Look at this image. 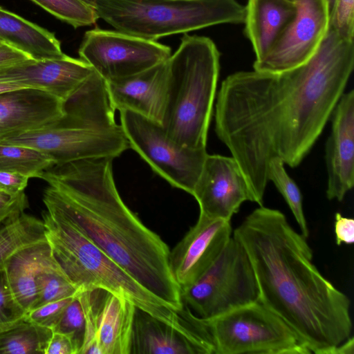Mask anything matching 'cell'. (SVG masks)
<instances>
[{
    "label": "cell",
    "instance_id": "cell-1",
    "mask_svg": "<svg viewBox=\"0 0 354 354\" xmlns=\"http://www.w3.org/2000/svg\"><path fill=\"white\" fill-rule=\"evenodd\" d=\"M354 66V41L328 29L306 62L279 73L239 71L222 82L215 132L262 206L271 159L296 167L310 152L344 93Z\"/></svg>",
    "mask_w": 354,
    "mask_h": 354
},
{
    "label": "cell",
    "instance_id": "cell-2",
    "mask_svg": "<svg viewBox=\"0 0 354 354\" xmlns=\"http://www.w3.org/2000/svg\"><path fill=\"white\" fill-rule=\"evenodd\" d=\"M232 236L252 264L259 301L294 330L310 353L331 354L351 336L349 298L319 271L306 238L283 213L260 206Z\"/></svg>",
    "mask_w": 354,
    "mask_h": 354
},
{
    "label": "cell",
    "instance_id": "cell-3",
    "mask_svg": "<svg viewBox=\"0 0 354 354\" xmlns=\"http://www.w3.org/2000/svg\"><path fill=\"white\" fill-rule=\"evenodd\" d=\"M112 158H95L55 165L41 179L49 186L43 202L57 212L145 289L179 312L180 288L171 274L169 250L122 200Z\"/></svg>",
    "mask_w": 354,
    "mask_h": 354
},
{
    "label": "cell",
    "instance_id": "cell-4",
    "mask_svg": "<svg viewBox=\"0 0 354 354\" xmlns=\"http://www.w3.org/2000/svg\"><path fill=\"white\" fill-rule=\"evenodd\" d=\"M106 82L95 71L64 102V115L53 126L0 140V144L31 147L55 165L82 159H114L130 148L115 120Z\"/></svg>",
    "mask_w": 354,
    "mask_h": 354
},
{
    "label": "cell",
    "instance_id": "cell-5",
    "mask_svg": "<svg viewBox=\"0 0 354 354\" xmlns=\"http://www.w3.org/2000/svg\"><path fill=\"white\" fill-rule=\"evenodd\" d=\"M219 60L220 53L211 39L187 34L167 59L168 95L161 125L180 145L206 149Z\"/></svg>",
    "mask_w": 354,
    "mask_h": 354
},
{
    "label": "cell",
    "instance_id": "cell-6",
    "mask_svg": "<svg viewBox=\"0 0 354 354\" xmlns=\"http://www.w3.org/2000/svg\"><path fill=\"white\" fill-rule=\"evenodd\" d=\"M53 258L80 292L102 289L127 299L158 319L186 332L180 311L166 305L56 212H41Z\"/></svg>",
    "mask_w": 354,
    "mask_h": 354
},
{
    "label": "cell",
    "instance_id": "cell-7",
    "mask_svg": "<svg viewBox=\"0 0 354 354\" xmlns=\"http://www.w3.org/2000/svg\"><path fill=\"white\" fill-rule=\"evenodd\" d=\"M116 30L156 41L221 24H241L236 0H86Z\"/></svg>",
    "mask_w": 354,
    "mask_h": 354
},
{
    "label": "cell",
    "instance_id": "cell-8",
    "mask_svg": "<svg viewBox=\"0 0 354 354\" xmlns=\"http://www.w3.org/2000/svg\"><path fill=\"white\" fill-rule=\"evenodd\" d=\"M259 295L250 259L233 236L209 268L192 285L180 290L183 304L203 319L255 302Z\"/></svg>",
    "mask_w": 354,
    "mask_h": 354
},
{
    "label": "cell",
    "instance_id": "cell-9",
    "mask_svg": "<svg viewBox=\"0 0 354 354\" xmlns=\"http://www.w3.org/2000/svg\"><path fill=\"white\" fill-rule=\"evenodd\" d=\"M215 354H309L294 330L259 300L205 319Z\"/></svg>",
    "mask_w": 354,
    "mask_h": 354
},
{
    "label": "cell",
    "instance_id": "cell-10",
    "mask_svg": "<svg viewBox=\"0 0 354 354\" xmlns=\"http://www.w3.org/2000/svg\"><path fill=\"white\" fill-rule=\"evenodd\" d=\"M120 113L130 148L171 186L192 194L208 155L206 149L180 145L160 123L129 110Z\"/></svg>",
    "mask_w": 354,
    "mask_h": 354
},
{
    "label": "cell",
    "instance_id": "cell-11",
    "mask_svg": "<svg viewBox=\"0 0 354 354\" xmlns=\"http://www.w3.org/2000/svg\"><path fill=\"white\" fill-rule=\"evenodd\" d=\"M80 59L106 82L125 78L165 62L171 48L157 41L118 30L86 31L80 44Z\"/></svg>",
    "mask_w": 354,
    "mask_h": 354
},
{
    "label": "cell",
    "instance_id": "cell-12",
    "mask_svg": "<svg viewBox=\"0 0 354 354\" xmlns=\"http://www.w3.org/2000/svg\"><path fill=\"white\" fill-rule=\"evenodd\" d=\"M296 13L270 51L254 70L279 73L308 61L317 51L328 30L329 0H295Z\"/></svg>",
    "mask_w": 354,
    "mask_h": 354
},
{
    "label": "cell",
    "instance_id": "cell-13",
    "mask_svg": "<svg viewBox=\"0 0 354 354\" xmlns=\"http://www.w3.org/2000/svg\"><path fill=\"white\" fill-rule=\"evenodd\" d=\"M200 214L231 221L243 203L252 196L240 167L233 157L207 155L192 194Z\"/></svg>",
    "mask_w": 354,
    "mask_h": 354
},
{
    "label": "cell",
    "instance_id": "cell-14",
    "mask_svg": "<svg viewBox=\"0 0 354 354\" xmlns=\"http://www.w3.org/2000/svg\"><path fill=\"white\" fill-rule=\"evenodd\" d=\"M232 232L230 221L199 214L196 224L169 251L170 270L180 290L192 285L209 268Z\"/></svg>",
    "mask_w": 354,
    "mask_h": 354
},
{
    "label": "cell",
    "instance_id": "cell-15",
    "mask_svg": "<svg viewBox=\"0 0 354 354\" xmlns=\"http://www.w3.org/2000/svg\"><path fill=\"white\" fill-rule=\"evenodd\" d=\"M94 72L81 59H30L0 69V82L41 89L66 101Z\"/></svg>",
    "mask_w": 354,
    "mask_h": 354
},
{
    "label": "cell",
    "instance_id": "cell-16",
    "mask_svg": "<svg viewBox=\"0 0 354 354\" xmlns=\"http://www.w3.org/2000/svg\"><path fill=\"white\" fill-rule=\"evenodd\" d=\"M325 160L328 174L326 197L344 200L354 185V91L344 93L331 116Z\"/></svg>",
    "mask_w": 354,
    "mask_h": 354
},
{
    "label": "cell",
    "instance_id": "cell-17",
    "mask_svg": "<svg viewBox=\"0 0 354 354\" xmlns=\"http://www.w3.org/2000/svg\"><path fill=\"white\" fill-rule=\"evenodd\" d=\"M64 102L48 92L22 87L0 93V140L55 125Z\"/></svg>",
    "mask_w": 354,
    "mask_h": 354
},
{
    "label": "cell",
    "instance_id": "cell-18",
    "mask_svg": "<svg viewBox=\"0 0 354 354\" xmlns=\"http://www.w3.org/2000/svg\"><path fill=\"white\" fill-rule=\"evenodd\" d=\"M106 84L115 111L129 110L162 123L168 95L167 60L138 74Z\"/></svg>",
    "mask_w": 354,
    "mask_h": 354
},
{
    "label": "cell",
    "instance_id": "cell-19",
    "mask_svg": "<svg viewBox=\"0 0 354 354\" xmlns=\"http://www.w3.org/2000/svg\"><path fill=\"white\" fill-rule=\"evenodd\" d=\"M130 354H215L213 340L181 330L136 308Z\"/></svg>",
    "mask_w": 354,
    "mask_h": 354
},
{
    "label": "cell",
    "instance_id": "cell-20",
    "mask_svg": "<svg viewBox=\"0 0 354 354\" xmlns=\"http://www.w3.org/2000/svg\"><path fill=\"white\" fill-rule=\"evenodd\" d=\"M96 338L100 354H130L136 307L119 296L95 290Z\"/></svg>",
    "mask_w": 354,
    "mask_h": 354
},
{
    "label": "cell",
    "instance_id": "cell-21",
    "mask_svg": "<svg viewBox=\"0 0 354 354\" xmlns=\"http://www.w3.org/2000/svg\"><path fill=\"white\" fill-rule=\"evenodd\" d=\"M295 0H248L245 6L244 33L250 41L255 61L274 45L296 13Z\"/></svg>",
    "mask_w": 354,
    "mask_h": 354
},
{
    "label": "cell",
    "instance_id": "cell-22",
    "mask_svg": "<svg viewBox=\"0 0 354 354\" xmlns=\"http://www.w3.org/2000/svg\"><path fill=\"white\" fill-rule=\"evenodd\" d=\"M53 260L51 248L46 239L21 248L4 264L13 295L26 313L32 309L37 299V277Z\"/></svg>",
    "mask_w": 354,
    "mask_h": 354
},
{
    "label": "cell",
    "instance_id": "cell-23",
    "mask_svg": "<svg viewBox=\"0 0 354 354\" xmlns=\"http://www.w3.org/2000/svg\"><path fill=\"white\" fill-rule=\"evenodd\" d=\"M0 40L35 60L66 55L53 32L1 6Z\"/></svg>",
    "mask_w": 354,
    "mask_h": 354
},
{
    "label": "cell",
    "instance_id": "cell-24",
    "mask_svg": "<svg viewBox=\"0 0 354 354\" xmlns=\"http://www.w3.org/2000/svg\"><path fill=\"white\" fill-rule=\"evenodd\" d=\"M46 239L43 221L25 212L0 225V269L18 250Z\"/></svg>",
    "mask_w": 354,
    "mask_h": 354
},
{
    "label": "cell",
    "instance_id": "cell-25",
    "mask_svg": "<svg viewBox=\"0 0 354 354\" xmlns=\"http://www.w3.org/2000/svg\"><path fill=\"white\" fill-rule=\"evenodd\" d=\"M53 330L26 318L0 332V354H46Z\"/></svg>",
    "mask_w": 354,
    "mask_h": 354
},
{
    "label": "cell",
    "instance_id": "cell-26",
    "mask_svg": "<svg viewBox=\"0 0 354 354\" xmlns=\"http://www.w3.org/2000/svg\"><path fill=\"white\" fill-rule=\"evenodd\" d=\"M55 165L48 155L35 149L15 145L0 144V171L19 173L30 178Z\"/></svg>",
    "mask_w": 354,
    "mask_h": 354
},
{
    "label": "cell",
    "instance_id": "cell-27",
    "mask_svg": "<svg viewBox=\"0 0 354 354\" xmlns=\"http://www.w3.org/2000/svg\"><path fill=\"white\" fill-rule=\"evenodd\" d=\"M279 158L271 159L268 165V179L271 180L289 206L299 228L301 234L308 238L309 230L304 215L302 196L297 184L289 176Z\"/></svg>",
    "mask_w": 354,
    "mask_h": 354
},
{
    "label": "cell",
    "instance_id": "cell-28",
    "mask_svg": "<svg viewBox=\"0 0 354 354\" xmlns=\"http://www.w3.org/2000/svg\"><path fill=\"white\" fill-rule=\"evenodd\" d=\"M37 297L32 309L46 303L75 297L80 292L64 275L54 259L40 272L37 279Z\"/></svg>",
    "mask_w": 354,
    "mask_h": 354
},
{
    "label": "cell",
    "instance_id": "cell-29",
    "mask_svg": "<svg viewBox=\"0 0 354 354\" xmlns=\"http://www.w3.org/2000/svg\"><path fill=\"white\" fill-rule=\"evenodd\" d=\"M75 28L94 24L99 17L86 0H31Z\"/></svg>",
    "mask_w": 354,
    "mask_h": 354
},
{
    "label": "cell",
    "instance_id": "cell-30",
    "mask_svg": "<svg viewBox=\"0 0 354 354\" xmlns=\"http://www.w3.org/2000/svg\"><path fill=\"white\" fill-rule=\"evenodd\" d=\"M85 319L82 304L75 296L65 308L59 320L52 329L53 332L62 333L71 336L78 350L83 342Z\"/></svg>",
    "mask_w": 354,
    "mask_h": 354
},
{
    "label": "cell",
    "instance_id": "cell-31",
    "mask_svg": "<svg viewBox=\"0 0 354 354\" xmlns=\"http://www.w3.org/2000/svg\"><path fill=\"white\" fill-rule=\"evenodd\" d=\"M26 315L13 295L4 269H0V332L17 325Z\"/></svg>",
    "mask_w": 354,
    "mask_h": 354
},
{
    "label": "cell",
    "instance_id": "cell-32",
    "mask_svg": "<svg viewBox=\"0 0 354 354\" xmlns=\"http://www.w3.org/2000/svg\"><path fill=\"white\" fill-rule=\"evenodd\" d=\"M328 29L344 40L354 41V0H335Z\"/></svg>",
    "mask_w": 354,
    "mask_h": 354
},
{
    "label": "cell",
    "instance_id": "cell-33",
    "mask_svg": "<svg viewBox=\"0 0 354 354\" xmlns=\"http://www.w3.org/2000/svg\"><path fill=\"white\" fill-rule=\"evenodd\" d=\"M74 297L46 303L26 313V318L37 325L53 329Z\"/></svg>",
    "mask_w": 354,
    "mask_h": 354
},
{
    "label": "cell",
    "instance_id": "cell-34",
    "mask_svg": "<svg viewBox=\"0 0 354 354\" xmlns=\"http://www.w3.org/2000/svg\"><path fill=\"white\" fill-rule=\"evenodd\" d=\"M28 201L24 192L15 196L0 192V225L24 212Z\"/></svg>",
    "mask_w": 354,
    "mask_h": 354
},
{
    "label": "cell",
    "instance_id": "cell-35",
    "mask_svg": "<svg viewBox=\"0 0 354 354\" xmlns=\"http://www.w3.org/2000/svg\"><path fill=\"white\" fill-rule=\"evenodd\" d=\"M30 178L19 173L0 171V192L15 196L24 192Z\"/></svg>",
    "mask_w": 354,
    "mask_h": 354
},
{
    "label": "cell",
    "instance_id": "cell-36",
    "mask_svg": "<svg viewBox=\"0 0 354 354\" xmlns=\"http://www.w3.org/2000/svg\"><path fill=\"white\" fill-rule=\"evenodd\" d=\"M334 230L337 245H351L354 242V220L343 216L339 212L335 214Z\"/></svg>",
    "mask_w": 354,
    "mask_h": 354
},
{
    "label": "cell",
    "instance_id": "cell-37",
    "mask_svg": "<svg viewBox=\"0 0 354 354\" xmlns=\"http://www.w3.org/2000/svg\"><path fill=\"white\" fill-rule=\"evenodd\" d=\"M77 348L71 335L53 332L46 354H77Z\"/></svg>",
    "mask_w": 354,
    "mask_h": 354
},
{
    "label": "cell",
    "instance_id": "cell-38",
    "mask_svg": "<svg viewBox=\"0 0 354 354\" xmlns=\"http://www.w3.org/2000/svg\"><path fill=\"white\" fill-rule=\"evenodd\" d=\"M27 55L5 43L0 44V69L28 59Z\"/></svg>",
    "mask_w": 354,
    "mask_h": 354
},
{
    "label": "cell",
    "instance_id": "cell-39",
    "mask_svg": "<svg viewBox=\"0 0 354 354\" xmlns=\"http://www.w3.org/2000/svg\"><path fill=\"white\" fill-rule=\"evenodd\" d=\"M353 353L354 338L353 336H351L342 343L335 347L331 354H353Z\"/></svg>",
    "mask_w": 354,
    "mask_h": 354
},
{
    "label": "cell",
    "instance_id": "cell-40",
    "mask_svg": "<svg viewBox=\"0 0 354 354\" xmlns=\"http://www.w3.org/2000/svg\"><path fill=\"white\" fill-rule=\"evenodd\" d=\"M19 88H22V86L10 83L0 82V93Z\"/></svg>",
    "mask_w": 354,
    "mask_h": 354
},
{
    "label": "cell",
    "instance_id": "cell-41",
    "mask_svg": "<svg viewBox=\"0 0 354 354\" xmlns=\"http://www.w3.org/2000/svg\"><path fill=\"white\" fill-rule=\"evenodd\" d=\"M1 43H3V42H2V41L0 40V44H1Z\"/></svg>",
    "mask_w": 354,
    "mask_h": 354
}]
</instances>
